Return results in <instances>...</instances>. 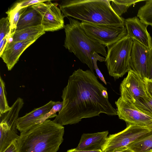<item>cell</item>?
I'll list each match as a JSON object with an SVG mask.
<instances>
[{"label":"cell","instance_id":"f1b7e54d","mask_svg":"<svg viewBox=\"0 0 152 152\" xmlns=\"http://www.w3.org/2000/svg\"><path fill=\"white\" fill-rule=\"evenodd\" d=\"M147 75L148 79L152 80V46L148 51Z\"/></svg>","mask_w":152,"mask_h":152},{"label":"cell","instance_id":"277c9868","mask_svg":"<svg viewBox=\"0 0 152 152\" xmlns=\"http://www.w3.org/2000/svg\"><path fill=\"white\" fill-rule=\"evenodd\" d=\"M69 23L65 25V38L64 46L73 53L80 61L86 64L94 73L92 56L94 52L106 57L105 46L89 37L77 20L68 17Z\"/></svg>","mask_w":152,"mask_h":152},{"label":"cell","instance_id":"5bb4252c","mask_svg":"<svg viewBox=\"0 0 152 152\" xmlns=\"http://www.w3.org/2000/svg\"><path fill=\"white\" fill-rule=\"evenodd\" d=\"M55 102L50 100L44 105L35 108L23 116L19 118L17 124V129L21 132L39 124L40 119L50 110Z\"/></svg>","mask_w":152,"mask_h":152},{"label":"cell","instance_id":"484cf974","mask_svg":"<svg viewBox=\"0 0 152 152\" xmlns=\"http://www.w3.org/2000/svg\"><path fill=\"white\" fill-rule=\"evenodd\" d=\"M11 31L8 19L7 17L1 18L0 20V41Z\"/></svg>","mask_w":152,"mask_h":152},{"label":"cell","instance_id":"6da1fadb","mask_svg":"<svg viewBox=\"0 0 152 152\" xmlns=\"http://www.w3.org/2000/svg\"><path fill=\"white\" fill-rule=\"evenodd\" d=\"M107 89L91 70H75L62 91V109L53 121L63 126L101 113L117 115V110L102 94L103 90Z\"/></svg>","mask_w":152,"mask_h":152},{"label":"cell","instance_id":"836d02e7","mask_svg":"<svg viewBox=\"0 0 152 152\" xmlns=\"http://www.w3.org/2000/svg\"><path fill=\"white\" fill-rule=\"evenodd\" d=\"M107 152H133L127 147H124L112 151Z\"/></svg>","mask_w":152,"mask_h":152},{"label":"cell","instance_id":"ac0fdd59","mask_svg":"<svg viewBox=\"0 0 152 152\" xmlns=\"http://www.w3.org/2000/svg\"><path fill=\"white\" fill-rule=\"evenodd\" d=\"M17 132L0 124V152H3L11 144L17 141L19 137Z\"/></svg>","mask_w":152,"mask_h":152},{"label":"cell","instance_id":"9a60e30c","mask_svg":"<svg viewBox=\"0 0 152 152\" xmlns=\"http://www.w3.org/2000/svg\"><path fill=\"white\" fill-rule=\"evenodd\" d=\"M108 131L92 133H84L76 148L79 150L93 151L101 149L107 137Z\"/></svg>","mask_w":152,"mask_h":152},{"label":"cell","instance_id":"7c38bea8","mask_svg":"<svg viewBox=\"0 0 152 152\" xmlns=\"http://www.w3.org/2000/svg\"><path fill=\"white\" fill-rule=\"evenodd\" d=\"M127 35L149 49L152 46V39L147 29V26L137 17L125 20Z\"/></svg>","mask_w":152,"mask_h":152},{"label":"cell","instance_id":"7402d4cb","mask_svg":"<svg viewBox=\"0 0 152 152\" xmlns=\"http://www.w3.org/2000/svg\"><path fill=\"white\" fill-rule=\"evenodd\" d=\"M141 0H111V7L115 13L121 17L125 13L130 6L137 2L142 1Z\"/></svg>","mask_w":152,"mask_h":152},{"label":"cell","instance_id":"d590c367","mask_svg":"<svg viewBox=\"0 0 152 152\" xmlns=\"http://www.w3.org/2000/svg\"><path fill=\"white\" fill-rule=\"evenodd\" d=\"M149 128L152 129V121L147 126Z\"/></svg>","mask_w":152,"mask_h":152},{"label":"cell","instance_id":"cb8c5ba5","mask_svg":"<svg viewBox=\"0 0 152 152\" xmlns=\"http://www.w3.org/2000/svg\"><path fill=\"white\" fill-rule=\"evenodd\" d=\"M0 81V115H1L9 110L10 107L8 105L6 96L5 83L1 76Z\"/></svg>","mask_w":152,"mask_h":152},{"label":"cell","instance_id":"2e32d148","mask_svg":"<svg viewBox=\"0 0 152 152\" xmlns=\"http://www.w3.org/2000/svg\"><path fill=\"white\" fill-rule=\"evenodd\" d=\"M42 20L40 14L32 6H29L21 16L14 32L42 25Z\"/></svg>","mask_w":152,"mask_h":152},{"label":"cell","instance_id":"4fadbf2b","mask_svg":"<svg viewBox=\"0 0 152 152\" xmlns=\"http://www.w3.org/2000/svg\"><path fill=\"white\" fill-rule=\"evenodd\" d=\"M39 37L28 40L14 42H9L2 54L0 56L6 64L9 71L13 68L24 50Z\"/></svg>","mask_w":152,"mask_h":152},{"label":"cell","instance_id":"83f0119b","mask_svg":"<svg viewBox=\"0 0 152 152\" xmlns=\"http://www.w3.org/2000/svg\"><path fill=\"white\" fill-rule=\"evenodd\" d=\"M49 0H26L20 1L15 4L20 8L28 7L34 4L42 2H45Z\"/></svg>","mask_w":152,"mask_h":152},{"label":"cell","instance_id":"30bf717a","mask_svg":"<svg viewBox=\"0 0 152 152\" xmlns=\"http://www.w3.org/2000/svg\"><path fill=\"white\" fill-rule=\"evenodd\" d=\"M115 103L119 118L128 124L147 126L152 121V117L140 112L132 102L124 100L120 97Z\"/></svg>","mask_w":152,"mask_h":152},{"label":"cell","instance_id":"f546056e","mask_svg":"<svg viewBox=\"0 0 152 152\" xmlns=\"http://www.w3.org/2000/svg\"><path fill=\"white\" fill-rule=\"evenodd\" d=\"M12 31L5 37L0 41V56L1 55L7 44L9 42L10 38H11Z\"/></svg>","mask_w":152,"mask_h":152},{"label":"cell","instance_id":"4316f807","mask_svg":"<svg viewBox=\"0 0 152 152\" xmlns=\"http://www.w3.org/2000/svg\"><path fill=\"white\" fill-rule=\"evenodd\" d=\"M96 52H94L93 53L92 56V60L94 64V69L100 80L102 81L106 85L107 83L103 75L98 67L97 64V61L101 62L105 61V58L100 56Z\"/></svg>","mask_w":152,"mask_h":152},{"label":"cell","instance_id":"8fae6325","mask_svg":"<svg viewBox=\"0 0 152 152\" xmlns=\"http://www.w3.org/2000/svg\"><path fill=\"white\" fill-rule=\"evenodd\" d=\"M148 49L133 40L130 61V70L138 74L144 80L148 79Z\"/></svg>","mask_w":152,"mask_h":152},{"label":"cell","instance_id":"9c48e42d","mask_svg":"<svg viewBox=\"0 0 152 152\" xmlns=\"http://www.w3.org/2000/svg\"><path fill=\"white\" fill-rule=\"evenodd\" d=\"M120 91L121 99L133 103L137 99L148 97L145 80L132 70L121 83Z\"/></svg>","mask_w":152,"mask_h":152},{"label":"cell","instance_id":"1f68e13d","mask_svg":"<svg viewBox=\"0 0 152 152\" xmlns=\"http://www.w3.org/2000/svg\"><path fill=\"white\" fill-rule=\"evenodd\" d=\"M3 152H17L16 141L11 144Z\"/></svg>","mask_w":152,"mask_h":152},{"label":"cell","instance_id":"52a82bcc","mask_svg":"<svg viewBox=\"0 0 152 152\" xmlns=\"http://www.w3.org/2000/svg\"><path fill=\"white\" fill-rule=\"evenodd\" d=\"M82 28L90 37L105 47L119 40L127 35L125 26L100 25L82 21Z\"/></svg>","mask_w":152,"mask_h":152},{"label":"cell","instance_id":"ffe728a7","mask_svg":"<svg viewBox=\"0 0 152 152\" xmlns=\"http://www.w3.org/2000/svg\"><path fill=\"white\" fill-rule=\"evenodd\" d=\"M28 7L20 8L15 4L6 12V13L7 15V18L9 20L12 32L16 28L21 16L27 10Z\"/></svg>","mask_w":152,"mask_h":152},{"label":"cell","instance_id":"44dd1931","mask_svg":"<svg viewBox=\"0 0 152 152\" xmlns=\"http://www.w3.org/2000/svg\"><path fill=\"white\" fill-rule=\"evenodd\" d=\"M137 16L146 25L152 26V0L146 1L145 5L139 10Z\"/></svg>","mask_w":152,"mask_h":152},{"label":"cell","instance_id":"ba28073f","mask_svg":"<svg viewBox=\"0 0 152 152\" xmlns=\"http://www.w3.org/2000/svg\"><path fill=\"white\" fill-rule=\"evenodd\" d=\"M57 3L49 0L32 5L41 15L42 26L45 31H53L64 28V16Z\"/></svg>","mask_w":152,"mask_h":152},{"label":"cell","instance_id":"d4e9b609","mask_svg":"<svg viewBox=\"0 0 152 152\" xmlns=\"http://www.w3.org/2000/svg\"><path fill=\"white\" fill-rule=\"evenodd\" d=\"M63 106V102H55L52 108L40 120L39 124H41L49 119L56 117L57 114L56 113H59L62 110Z\"/></svg>","mask_w":152,"mask_h":152},{"label":"cell","instance_id":"e575fe53","mask_svg":"<svg viewBox=\"0 0 152 152\" xmlns=\"http://www.w3.org/2000/svg\"><path fill=\"white\" fill-rule=\"evenodd\" d=\"M102 94L104 98L108 99V95L107 92V90H103Z\"/></svg>","mask_w":152,"mask_h":152},{"label":"cell","instance_id":"d6a6232c","mask_svg":"<svg viewBox=\"0 0 152 152\" xmlns=\"http://www.w3.org/2000/svg\"><path fill=\"white\" fill-rule=\"evenodd\" d=\"M66 152H103L101 149L97 150L88 151L79 150L76 148L68 150Z\"/></svg>","mask_w":152,"mask_h":152},{"label":"cell","instance_id":"603a6c76","mask_svg":"<svg viewBox=\"0 0 152 152\" xmlns=\"http://www.w3.org/2000/svg\"><path fill=\"white\" fill-rule=\"evenodd\" d=\"M148 97L136 99L134 104L144 114L152 117V97L147 92Z\"/></svg>","mask_w":152,"mask_h":152},{"label":"cell","instance_id":"8992f818","mask_svg":"<svg viewBox=\"0 0 152 152\" xmlns=\"http://www.w3.org/2000/svg\"><path fill=\"white\" fill-rule=\"evenodd\" d=\"M152 131V129L147 126L128 124L121 132L107 136L101 149L103 152H107L127 147Z\"/></svg>","mask_w":152,"mask_h":152},{"label":"cell","instance_id":"5b68a950","mask_svg":"<svg viewBox=\"0 0 152 152\" xmlns=\"http://www.w3.org/2000/svg\"><path fill=\"white\" fill-rule=\"evenodd\" d=\"M133 42V40L127 35L107 47L105 62L109 75L115 80L130 70V61Z\"/></svg>","mask_w":152,"mask_h":152},{"label":"cell","instance_id":"e0dca14e","mask_svg":"<svg viewBox=\"0 0 152 152\" xmlns=\"http://www.w3.org/2000/svg\"><path fill=\"white\" fill-rule=\"evenodd\" d=\"M42 25L29 27L12 33V41L18 42L39 37L45 33Z\"/></svg>","mask_w":152,"mask_h":152},{"label":"cell","instance_id":"3957f363","mask_svg":"<svg viewBox=\"0 0 152 152\" xmlns=\"http://www.w3.org/2000/svg\"><path fill=\"white\" fill-rule=\"evenodd\" d=\"M64 132L63 126L47 119L20 132L16 141L17 152H57Z\"/></svg>","mask_w":152,"mask_h":152},{"label":"cell","instance_id":"4dcf8cb0","mask_svg":"<svg viewBox=\"0 0 152 152\" xmlns=\"http://www.w3.org/2000/svg\"><path fill=\"white\" fill-rule=\"evenodd\" d=\"M145 80L147 92L152 97V80L146 79Z\"/></svg>","mask_w":152,"mask_h":152},{"label":"cell","instance_id":"7a4b0ae2","mask_svg":"<svg viewBox=\"0 0 152 152\" xmlns=\"http://www.w3.org/2000/svg\"><path fill=\"white\" fill-rule=\"evenodd\" d=\"M110 0H66L59 8L64 17L94 24L125 26V19L112 9Z\"/></svg>","mask_w":152,"mask_h":152},{"label":"cell","instance_id":"d6986e66","mask_svg":"<svg viewBox=\"0 0 152 152\" xmlns=\"http://www.w3.org/2000/svg\"><path fill=\"white\" fill-rule=\"evenodd\" d=\"M133 152H152V131L127 146Z\"/></svg>","mask_w":152,"mask_h":152}]
</instances>
